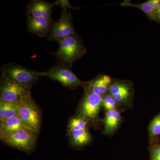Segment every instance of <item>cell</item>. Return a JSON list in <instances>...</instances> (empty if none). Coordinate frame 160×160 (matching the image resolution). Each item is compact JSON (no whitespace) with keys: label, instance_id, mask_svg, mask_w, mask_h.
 Wrapping results in <instances>:
<instances>
[{"label":"cell","instance_id":"cell-5","mask_svg":"<svg viewBox=\"0 0 160 160\" xmlns=\"http://www.w3.org/2000/svg\"><path fill=\"white\" fill-rule=\"evenodd\" d=\"M17 104L18 116L29 128L38 133L41 126V114L31 95L23 98Z\"/></svg>","mask_w":160,"mask_h":160},{"label":"cell","instance_id":"cell-1","mask_svg":"<svg viewBox=\"0 0 160 160\" xmlns=\"http://www.w3.org/2000/svg\"><path fill=\"white\" fill-rule=\"evenodd\" d=\"M57 51L53 53L59 63L71 67L86 54V49L82 38L77 33L60 41Z\"/></svg>","mask_w":160,"mask_h":160},{"label":"cell","instance_id":"cell-22","mask_svg":"<svg viewBox=\"0 0 160 160\" xmlns=\"http://www.w3.org/2000/svg\"><path fill=\"white\" fill-rule=\"evenodd\" d=\"M155 22L160 24V0H158L157 4Z\"/></svg>","mask_w":160,"mask_h":160},{"label":"cell","instance_id":"cell-10","mask_svg":"<svg viewBox=\"0 0 160 160\" xmlns=\"http://www.w3.org/2000/svg\"><path fill=\"white\" fill-rule=\"evenodd\" d=\"M53 23L52 20L45 18L28 17L27 29L40 38L46 37L50 33Z\"/></svg>","mask_w":160,"mask_h":160},{"label":"cell","instance_id":"cell-23","mask_svg":"<svg viewBox=\"0 0 160 160\" xmlns=\"http://www.w3.org/2000/svg\"></svg>","mask_w":160,"mask_h":160},{"label":"cell","instance_id":"cell-2","mask_svg":"<svg viewBox=\"0 0 160 160\" xmlns=\"http://www.w3.org/2000/svg\"><path fill=\"white\" fill-rule=\"evenodd\" d=\"M1 71L2 77L30 88L41 77L40 72L13 63L3 65Z\"/></svg>","mask_w":160,"mask_h":160},{"label":"cell","instance_id":"cell-11","mask_svg":"<svg viewBox=\"0 0 160 160\" xmlns=\"http://www.w3.org/2000/svg\"><path fill=\"white\" fill-rule=\"evenodd\" d=\"M108 94L110 95L117 103L127 102L131 98V86L126 82L117 81L112 83Z\"/></svg>","mask_w":160,"mask_h":160},{"label":"cell","instance_id":"cell-4","mask_svg":"<svg viewBox=\"0 0 160 160\" xmlns=\"http://www.w3.org/2000/svg\"><path fill=\"white\" fill-rule=\"evenodd\" d=\"M41 77H47L52 80L57 81L66 88L74 89L79 86H83L86 82H82L73 73L71 67L58 63L47 71L40 72Z\"/></svg>","mask_w":160,"mask_h":160},{"label":"cell","instance_id":"cell-3","mask_svg":"<svg viewBox=\"0 0 160 160\" xmlns=\"http://www.w3.org/2000/svg\"><path fill=\"white\" fill-rule=\"evenodd\" d=\"M38 133L32 129H22L0 135L1 140L8 146L29 153L36 144Z\"/></svg>","mask_w":160,"mask_h":160},{"label":"cell","instance_id":"cell-19","mask_svg":"<svg viewBox=\"0 0 160 160\" xmlns=\"http://www.w3.org/2000/svg\"><path fill=\"white\" fill-rule=\"evenodd\" d=\"M149 132L152 137L160 134V113L152 121L149 127Z\"/></svg>","mask_w":160,"mask_h":160},{"label":"cell","instance_id":"cell-14","mask_svg":"<svg viewBox=\"0 0 160 160\" xmlns=\"http://www.w3.org/2000/svg\"><path fill=\"white\" fill-rule=\"evenodd\" d=\"M22 129H32L18 116L0 122V135L12 132Z\"/></svg>","mask_w":160,"mask_h":160},{"label":"cell","instance_id":"cell-16","mask_svg":"<svg viewBox=\"0 0 160 160\" xmlns=\"http://www.w3.org/2000/svg\"><path fill=\"white\" fill-rule=\"evenodd\" d=\"M121 121L120 112L116 109L107 111L105 118V132L106 133H110L117 128Z\"/></svg>","mask_w":160,"mask_h":160},{"label":"cell","instance_id":"cell-21","mask_svg":"<svg viewBox=\"0 0 160 160\" xmlns=\"http://www.w3.org/2000/svg\"><path fill=\"white\" fill-rule=\"evenodd\" d=\"M152 160H160V146H154L151 148Z\"/></svg>","mask_w":160,"mask_h":160},{"label":"cell","instance_id":"cell-18","mask_svg":"<svg viewBox=\"0 0 160 160\" xmlns=\"http://www.w3.org/2000/svg\"><path fill=\"white\" fill-rule=\"evenodd\" d=\"M87 119L80 115L72 118L68 126V132L87 129Z\"/></svg>","mask_w":160,"mask_h":160},{"label":"cell","instance_id":"cell-6","mask_svg":"<svg viewBox=\"0 0 160 160\" xmlns=\"http://www.w3.org/2000/svg\"><path fill=\"white\" fill-rule=\"evenodd\" d=\"M64 6L60 18L52 24L48 38L49 41L59 42L62 40L76 33L71 10L68 9L69 5H66V2Z\"/></svg>","mask_w":160,"mask_h":160},{"label":"cell","instance_id":"cell-7","mask_svg":"<svg viewBox=\"0 0 160 160\" xmlns=\"http://www.w3.org/2000/svg\"><path fill=\"white\" fill-rule=\"evenodd\" d=\"M31 96V88L2 77L0 101L17 103L23 98Z\"/></svg>","mask_w":160,"mask_h":160},{"label":"cell","instance_id":"cell-8","mask_svg":"<svg viewBox=\"0 0 160 160\" xmlns=\"http://www.w3.org/2000/svg\"><path fill=\"white\" fill-rule=\"evenodd\" d=\"M85 91L79 106L80 115L86 119L95 121L103 106V97L91 92Z\"/></svg>","mask_w":160,"mask_h":160},{"label":"cell","instance_id":"cell-13","mask_svg":"<svg viewBox=\"0 0 160 160\" xmlns=\"http://www.w3.org/2000/svg\"><path fill=\"white\" fill-rule=\"evenodd\" d=\"M158 0H149L140 4H134L130 1L126 0L120 3L122 7H134L140 9L147 16L149 20L155 21Z\"/></svg>","mask_w":160,"mask_h":160},{"label":"cell","instance_id":"cell-12","mask_svg":"<svg viewBox=\"0 0 160 160\" xmlns=\"http://www.w3.org/2000/svg\"><path fill=\"white\" fill-rule=\"evenodd\" d=\"M112 84V79L107 75H101L93 79L86 82L83 86L85 90H87L98 94L105 95L109 91Z\"/></svg>","mask_w":160,"mask_h":160},{"label":"cell","instance_id":"cell-17","mask_svg":"<svg viewBox=\"0 0 160 160\" xmlns=\"http://www.w3.org/2000/svg\"><path fill=\"white\" fill-rule=\"evenodd\" d=\"M18 115L17 104L0 101V122Z\"/></svg>","mask_w":160,"mask_h":160},{"label":"cell","instance_id":"cell-9","mask_svg":"<svg viewBox=\"0 0 160 160\" xmlns=\"http://www.w3.org/2000/svg\"><path fill=\"white\" fill-rule=\"evenodd\" d=\"M56 3H49L41 0L31 1L27 6L28 17L45 18L52 20L51 18L52 9Z\"/></svg>","mask_w":160,"mask_h":160},{"label":"cell","instance_id":"cell-20","mask_svg":"<svg viewBox=\"0 0 160 160\" xmlns=\"http://www.w3.org/2000/svg\"><path fill=\"white\" fill-rule=\"evenodd\" d=\"M117 103L116 100L108 93L103 97V106L107 111L115 109Z\"/></svg>","mask_w":160,"mask_h":160},{"label":"cell","instance_id":"cell-15","mask_svg":"<svg viewBox=\"0 0 160 160\" xmlns=\"http://www.w3.org/2000/svg\"><path fill=\"white\" fill-rule=\"evenodd\" d=\"M69 142L75 147H82L87 145L91 141V137L88 129L69 132Z\"/></svg>","mask_w":160,"mask_h":160}]
</instances>
